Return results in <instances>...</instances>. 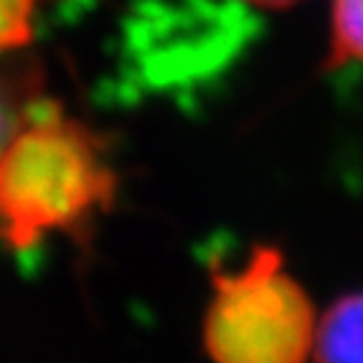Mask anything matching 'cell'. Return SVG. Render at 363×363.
Wrapping results in <instances>:
<instances>
[{
  "instance_id": "7",
  "label": "cell",
  "mask_w": 363,
  "mask_h": 363,
  "mask_svg": "<svg viewBox=\"0 0 363 363\" xmlns=\"http://www.w3.org/2000/svg\"><path fill=\"white\" fill-rule=\"evenodd\" d=\"M245 3H253L261 9H286V6H294L298 0H245Z\"/></svg>"
},
{
  "instance_id": "5",
  "label": "cell",
  "mask_w": 363,
  "mask_h": 363,
  "mask_svg": "<svg viewBox=\"0 0 363 363\" xmlns=\"http://www.w3.org/2000/svg\"><path fill=\"white\" fill-rule=\"evenodd\" d=\"M331 62H361L363 65V0H334Z\"/></svg>"
},
{
  "instance_id": "3",
  "label": "cell",
  "mask_w": 363,
  "mask_h": 363,
  "mask_svg": "<svg viewBox=\"0 0 363 363\" xmlns=\"http://www.w3.org/2000/svg\"><path fill=\"white\" fill-rule=\"evenodd\" d=\"M315 363H363V294L339 298L315 337Z\"/></svg>"
},
{
  "instance_id": "2",
  "label": "cell",
  "mask_w": 363,
  "mask_h": 363,
  "mask_svg": "<svg viewBox=\"0 0 363 363\" xmlns=\"http://www.w3.org/2000/svg\"><path fill=\"white\" fill-rule=\"evenodd\" d=\"M202 342L213 363H304L318 323L280 250L256 245L237 269H213Z\"/></svg>"
},
{
  "instance_id": "6",
  "label": "cell",
  "mask_w": 363,
  "mask_h": 363,
  "mask_svg": "<svg viewBox=\"0 0 363 363\" xmlns=\"http://www.w3.org/2000/svg\"><path fill=\"white\" fill-rule=\"evenodd\" d=\"M22 113H25V108L16 105L11 86H9V84L3 81V76H0V148L6 145L9 135H11L13 127L19 124Z\"/></svg>"
},
{
  "instance_id": "1",
  "label": "cell",
  "mask_w": 363,
  "mask_h": 363,
  "mask_svg": "<svg viewBox=\"0 0 363 363\" xmlns=\"http://www.w3.org/2000/svg\"><path fill=\"white\" fill-rule=\"evenodd\" d=\"M116 196L108 138L52 100L27 105L0 148V245L30 253L52 237L86 242Z\"/></svg>"
},
{
  "instance_id": "4",
  "label": "cell",
  "mask_w": 363,
  "mask_h": 363,
  "mask_svg": "<svg viewBox=\"0 0 363 363\" xmlns=\"http://www.w3.org/2000/svg\"><path fill=\"white\" fill-rule=\"evenodd\" d=\"M46 0H0V54L30 46L43 25Z\"/></svg>"
}]
</instances>
